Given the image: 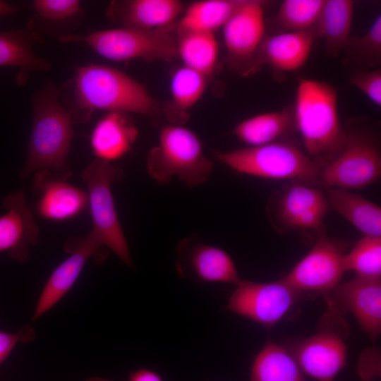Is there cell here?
<instances>
[{"instance_id":"cell-6","label":"cell","mask_w":381,"mask_h":381,"mask_svg":"<svg viewBox=\"0 0 381 381\" xmlns=\"http://www.w3.org/2000/svg\"><path fill=\"white\" fill-rule=\"evenodd\" d=\"M56 40L61 43L85 44L100 56L115 61L171 62L178 57L176 25L150 30L121 27L87 35H61Z\"/></svg>"},{"instance_id":"cell-4","label":"cell","mask_w":381,"mask_h":381,"mask_svg":"<svg viewBox=\"0 0 381 381\" xmlns=\"http://www.w3.org/2000/svg\"><path fill=\"white\" fill-rule=\"evenodd\" d=\"M146 168L150 176L159 184H169L176 177L193 188L207 181L214 164L193 131L171 123L161 128L157 145L147 154Z\"/></svg>"},{"instance_id":"cell-16","label":"cell","mask_w":381,"mask_h":381,"mask_svg":"<svg viewBox=\"0 0 381 381\" xmlns=\"http://www.w3.org/2000/svg\"><path fill=\"white\" fill-rule=\"evenodd\" d=\"M70 255L53 271L37 302L32 320L38 319L55 306L72 288L86 262L99 255L101 248L87 236L71 237L65 243Z\"/></svg>"},{"instance_id":"cell-24","label":"cell","mask_w":381,"mask_h":381,"mask_svg":"<svg viewBox=\"0 0 381 381\" xmlns=\"http://www.w3.org/2000/svg\"><path fill=\"white\" fill-rule=\"evenodd\" d=\"M329 207L364 236H381V208L362 195L341 188H327Z\"/></svg>"},{"instance_id":"cell-11","label":"cell","mask_w":381,"mask_h":381,"mask_svg":"<svg viewBox=\"0 0 381 381\" xmlns=\"http://www.w3.org/2000/svg\"><path fill=\"white\" fill-rule=\"evenodd\" d=\"M329 208L322 189L293 182L272 195L267 214L281 233L310 229L320 234L324 233L323 220Z\"/></svg>"},{"instance_id":"cell-12","label":"cell","mask_w":381,"mask_h":381,"mask_svg":"<svg viewBox=\"0 0 381 381\" xmlns=\"http://www.w3.org/2000/svg\"><path fill=\"white\" fill-rule=\"evenodd\" d=\"M264 1L246 0L223 26L229 66L243 76L259 69L257 59L265 37Z\"/></svg>"},{"instance_id":"cell-20","label":"cell","mask_w":381,"mask_h":381,"mask_svg":"<svg viewBox=\"0 0 381 381\" xmlns=\"http://www.w3.org/2000/svg\"><path fill=\"white\" fill-rule=\"evenodd\" d=\"M34 189L39 193L37 210L44 218L66 220L78 215L88 205L87 193L48 171L35 173Z\"/></svg>"},{"instance_id":"cell-14","label":"cell","mask_w":381,"mask_h":381,"mask_svg":"<svg viewBox=\"0 0 381 381\" xmlns=\"http://www.w3.org/2000/svg\"><path fill=\"white\" fill-rule=\"evenodd\" d=\"M328 311L341 316L350 312L375 342L381 332V280L356 276L323 294Z\"/></svg>"},{"instance_id":"cell-5","label":"cell","mask_w":381,"mask_h":381,"mask_svg":"<svg viewBox=\"0 0 381 381\" xmlns=\"http://www.w3.org/2000/svg\"><path fill=\"white\" fill-rule=\"evenodd\" d=\"M215 157L232 170L265 179L291 180L320 185L322 164L296 145L275 141L260 146L214 152Z\"/></svg>"},{"instance_id":"cell-28","label":"cell","mask_w":381,"mask_h":381,"mask_svg":"<svg viewBox=\"0 0 381 381\" xmlns=\"http://www.w3.org/2000/svg\"><path fill=\"white\" fill-rule=\"evenodd\" d=\"M246 0H205L191 4L176 25V32H212L223 27Z\"/></svg>"},{"instance_id":"cell-35","label":"cell","mask_w":381,"mask_h":381,"mask_svg":"<svg viewBox=\"0 0 381 381\" xmlns=\"http://www.w3.org/2000/svg\"><path fill=\"white\" fill-rule=\"evenodd\" d=\"M34 338L30 328L25 327L16 334L0 331V365L18 342H28Z\"/></svg>"},{"instance_id":"cell-13","label":"cell","mask_w":381,"mask_h":381,"mask_svg":"<svg viewBox=\"0 0 381 381\" xmlns=\"http://www.w3.org/2000/svg\"><path fill=\"white\" fill-rule=\"evenodd\" d=\"M345 242L322 233L309 253L282 278L302 293L322 294L336 287L345 272Z\"/></svg>"},{"instance_id":"cell-36","label":"cell","mask_w":381,"mask_h":381,"mask_svg":"<svg viewBox=\"0 0 381 381\" xmlns=\"http://www.w3.org/2000/svg\"><path fill=\"white\" fill-rule=\"evenodd\" d=\"M128 381H163V380L153 370L140 368L130 373Z\"/></svg>"},{"instance_id":"cell-34","label":"cell","mask_w":381,"mask_h":381,"mask_svg":"<svg viewBox=\"0 0 381 381\" xmlns=\"http://www.w3.org/2000/svg\"><path fill=\"white\" fill-rule=\"evenodd\" d=\"M350 83L362 92L373 104L381 106V71H356L350 75Z\"/></svg>"},{"instance_id":"cell-1","label":"cell","mask_w":381,"mask_h":381,"mask_svg":"<svg viewBox=\"0 0 381 381\" xmlns=\"http://www.w3.org/2000/svg\"><path fill=\"white\" fill-rule=\"evenodd\" d=\"M61 88L47 81L32 98V122L25 162L20 171L23 178L48 171L66 181L72 174L68 159L75 135L72 112L60 102Z\"/></svg>"},{"instance_id":"cell-15","label":"cell","mask_w":381,"mask_h":381,"mask_svg":"<svg viewBox=\"0 0 381 381\" xmlns=\"http://www.w3.org/2000/svg\"><path fill=\"white\" fill-rule=\"evenodd\" d=\"M176 252V268L181 275L202 283L236 285L242 279L233 259L225 250L203 243L196 234L180 241Z\"/></svg>"},{"instance_id":"cell-26","label":"cell","mask_w":381,"mask_h":381,"mask_svg":"<svg viewBox=\"0 0 381 381\" xmlns=\"http://www.w3.org/2000/svg\"><path fill=\"white\" fill-rule=\"evenodd\" d=\"M208 76L187 66L177 68L170 82L171 100L164 110L174 124L183 125L190 110L203 95Z\"/></svg>"},{"instance_id":"cell-37","label":"cell","mask_w":381,"mask_h":381,"mask_svg":"<svg viewBox=\"0 0 381 381\" xmlns=\"http://www.w3.org/2000/svg\"><path fill=\"white\" fill-rule=\"evenodd\" d=\"M20 8L4 1H0V17L13 14Z\"/></svg>"},{"instance_id":"cell-33","label":"cell","mask_w":381,"mask_h":381,"mask_svg":"<svg viewBox=\"0 0 381 381\" xmlns=\"http://www.w3.org/2000/svg\"><path fill=\"white\" fill-rule=\"evenodd\" d=\"M344 51L349 62L361 68L379 66L381 61V16L376 18L365 34L351 36Z\"/></svg>"},{"instance_id":"cell-2","label":"cell","mask_w":381,"mask_h":381,"mask_svg":"<svg viewBox=\"0 0 381 381\" xmlns=\"http://www.w3.org/2000/svg\"><path fill=\"white\" fill-rule=\"evenodd\" d=\"M75 123L89 120L95 110L152 116L159 105L147 88L126 73L107 66L77 68L71 80Z\"/></svg>"},{"instance_id":"cell-18","label":"cell","mask_w":381,"mask_h":381,"mask_svg":"<svg viewBox=\"0 0 381 381\" xmlns=\"http://www.w3.org/2000/svg\"><path fill=\"white\" fill-rule=\"evenodd\" d=\"M183 11L179 0H119L109 4L107 16L122 27L150 30L175 25Z\"/></svg>"},{"instance_id":"cell-19","label":"cell","mask_w":381,"mask_h":381,"mask_svg":"<svg viewBox=\"0 0 381 381\" xmlns=\"http://www.w3.org/2000/svg\"><path fill=\"white\" fill-rule=\"evenodd\" d=\"M317 37L315 26L302 31L266 36L258 55V69L267 65L276 72L298 70L308 61Z\"/></svg>"},{"instance_id":"cell-22","label":"cell","mask_w":381,"mask_h":381,"mask_svg":"<svg viewBox=\"0 0 381 381\" xmlns=\"http://www.w3.org/2000/svg\"><path fill=\"white\" fill-rule=\"evenodd\" d=\"M138 135V129L128 114L109 111L95 126L90 145L97 159L111 162L126 155Z\"/></svg>"},{"instance_id":"cell-29","label":"cell","mask_w":381,"mask_h":381,"mask_svg":"<svg viewBox=\"0 0 381 381\" xmlns=\"http://www.w3.org/2000/svg\"><path fill=\"white\" fill-rule=\"evenodd\" d=\"M293 121L288 110L262 113L238 123L232 133L250 147L263 145L275 142L286 133Z\"/></svg>"},{"instance_id":"cell-32","label":"cell","mask_w":381,"mask_h":381,"mask_svg":"<svg viewBox=\"0 0 381 381\" xmlns=\"http://www.w3.org/2000/svg\"><path fill=\"white\" fill-rule=\"evenodd\" d=\"M344 268L357 276L380 278L381 236H363L345 253Z\"/></svg>"},{"instance_id":"cell-27","label":"cell","mask_w":381,"mask_h":381,"mask_svg":"<svg viewBox=\"0 0 381 381\" xmlns=\"http://www.w3.org/2000/svg\"><path fill=\"white\" fill-rule=\"evenodd\" d=\"M250 381H308L289 350L267 341L255 355Z\"/></svg>"},{"instance_id":"cell-30","label":"cell","mask_w":381,"mask_h":381,"mask_svg":"<svg viewBox=\"0 0 381 381\" xmlns=\"http://www.w3.org/2000/svg\"><path fill=\"white\" fill-rule=\"evenodd\" d=\"M177 53L183 66L207 76L214 71L219 54L218 43L212 32H176Z\"/></svg>"},{"instance_id":"cell-21","label":"cell","mask_w":381,"mask_h":381,"mask_svg":"<svg viewBox=\"0 0 381 381\" xmlns=\"http://www.w3.org/2000/svg\"><path fill=\"white\" fill-rule=\"evenodd\" d=\"M44 42L43 37L28 28L0 31V67L18 69L15 80L17 85H25L32 73L52 68L49 59L34 52L35 46Z\"/></svg>"},{"instance_id":"cell-8","label":"cell","mask_w":381,"mask_h":381,"mask_svg":"<svg viewBox=\"0 0 381 381\" xmlns=\"http://www.w3.org/2000/svg\"><path fill=\"white\" fill-rule=\"evenodd\" d=\"M341 152L321 170L320 185L327 188H361L381 176L378 138L366 128H347Z\"/></svg>"},{"instance_id":"cell-10","label":"cell","mask_w":381,"mask_h":381,"mask_svg":"<svg viewBox=\"0 0 381 381\" xmlns=\"http://www.w3.org/2000/svg\"><path fill=\"white\" fill-rule=\"evenodd\" d=\"M236 286L226 309L266 327L292 315L304 294L283 279L272 282L241 279Z\"/></svg>"},{"instance_id":"cell-25","label":"cell","mask_w":381,"mask_h":381,"mask_svg":"<svg viewBox=\"0 0 381 381\" xmlns=\"http://www.w3.org/2000/svg\"><path fill=\"white\" fill-rule=\"evenodd\" d=\"M355 3L351 0H325L315 25L325 41L326 54L337 56L351 37Z\"/></svg>"},{"instance_id":"cell-31","label":"cell","mask_w":381,"mask_h":381,"mask_svg":"<svg viewBox=\"0 0 381 381\" xmlns=\"http://www.w3.org/2000/svg\"><path fill=\"white\" fill-rule=\"evenodd\" d=\"M325 0H285L274 18L280 32H297L314 27Z\"/></svg>"},{"instance_id":"cell-17","label":"cell","mask_w":381,"mask_h":381,"mask_svg":"<svg viewBox=\"0 0 381 381\" xmlns=\"http://www.w3.org/2000/svg\"><path fill=\"white\" fill-rule=\"evenodd\" d=\"M3 205L6 212L0 216V253L25 261L29 255L30 246L38 243L40 229L25 205L23 190L6 196Z\"/></svg>"},{"instance_id":"cell-23","label":"cell","mask_w":381,"mask_h":381,"mask_svg":"<svg viewBox=\"0 0 381 381\" xmlns=\"http://www.w3.org/2000/svg\"><path fill=\"white\" fill-rule=\"evenodd\" d=\"M33 16L28 28L40 35L56 38L78 28L84 18V10L79 0H34Z\"/></svg>"},{"instance_id":"cell-7","label":"cell","mask_w":381,"mask_h":381,"mask_svg":"<svg viewBox=\"0 0 381 381\" xmlns=\"http://www.w3.org/2000/svg\"><path fill=\"white\" fill-rule=\"evenodd\" d=\"M123 178V170L110 162L96 159L82 172L87 187L92 229L88 235L99 247L106 246L133 267L127 240L119 219L112 194L114 184Z\"/></svg>"},{"instance_id":"cell-9","label":"cell","mask_w":381,"mask_h":381,"mask_svg":"<svg viewBox=\"0 0 381 381\" xmlns=\"http://www.w3.org/2000/svg\"><path fill=\"white\" fill-rule=\"evenodd\" d=\"M342 317L327 311L318 332L289 351L303 374L316 381H336L346 365L348 332Z\"/></svg>"},{"instance_id":"cell-38","label":"cell","mask_w":381,"mask_h":381,"mask_svg":"<svg viewBox=\"0 0 381 381\" xmlns=\"http://www.w3.org/2000/svg\"><path fill=\"white\" fill-rule=\"evenodd\" d=\"M85 381H112V380L104 379L102 377H91L86 380Z\"/></svg>"},{"instance_id":"cell-3","label":"cell","mask_w":381,"mask_h":381,"mask_svg":"<svg viewBox=\"0 0 381 381\" xmlns=\"http://www.w3.org/2000/svg\"><path fill=\"white\" fill-rule=\"evenodd\" d=\"M293 120L306 154L320 164L322 159L327 160L328 164L342 150L346 133L339 119L337 92L329 84L301 79Z\"/></svg>"}]
</instances>
